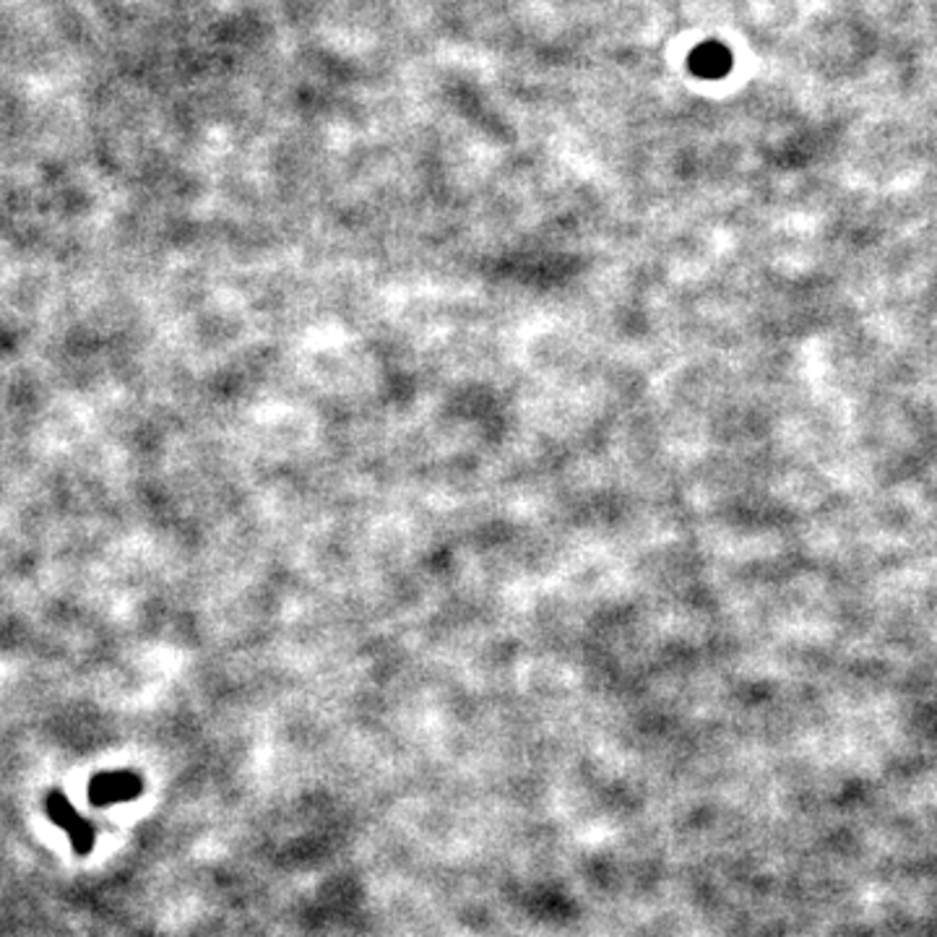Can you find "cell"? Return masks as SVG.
Instances as JSON below:
<instances>
[{
  "mask_svg": "<svg viewBox=\"0 0 937 937\" xmlns=\"http://www.w3.org/2000/svg\"><path fill=\"white\" fill-rule=\"evenodd\" d=\"M729 66H732V58H729V52L717 42L703 45V48L696 50V56H693V68L701 76H709V79L727 73Z\"/></svg>",
  "mask_w": 937,
  "mask_h": 937,
  "instance_id": "1",
  "label": "cell"
}]
</instances>
